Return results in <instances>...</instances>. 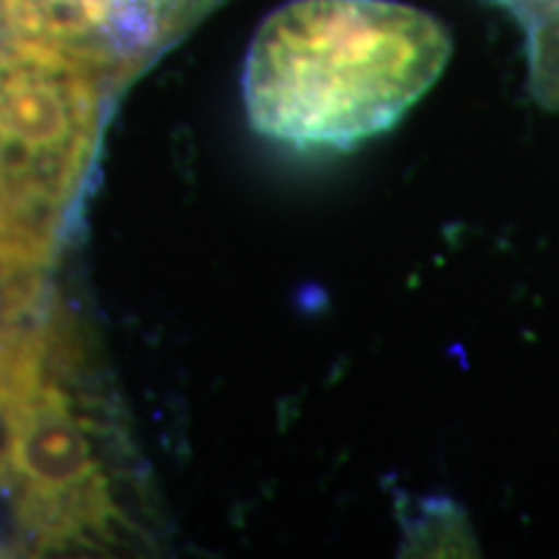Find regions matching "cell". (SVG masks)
I'll return each instance as SVG.
<instances>
[{"label":"cell","mask_w":559,"mask_h":559,"mask_svg":"<svg viewBox=\"0 0 559 559\" xmlns=\"http://www.w3.org/2000/svg\"><path fill=\"white\" fill-rule=\"evenodd\" d=\"M428 13L389 0H293L260 26L243 104L262 135L296 148H349L389 130L449 60Z\"/></svg>","instance_id":"1"},{"label":"cell","mask_w":559,"mask_h":559,"mask_svg":"<svg viewBox=\"0 0 559 559\" xmlns=\"http://www.w3.org/2000/svg\"><path fill=\"white\" fill-rule=\"evenodd\" d=\"M9 16L37 29L83 32L111 13L135 9L143 0H0Z\"/></svg>","instance_id":"2"}]
</instances>
